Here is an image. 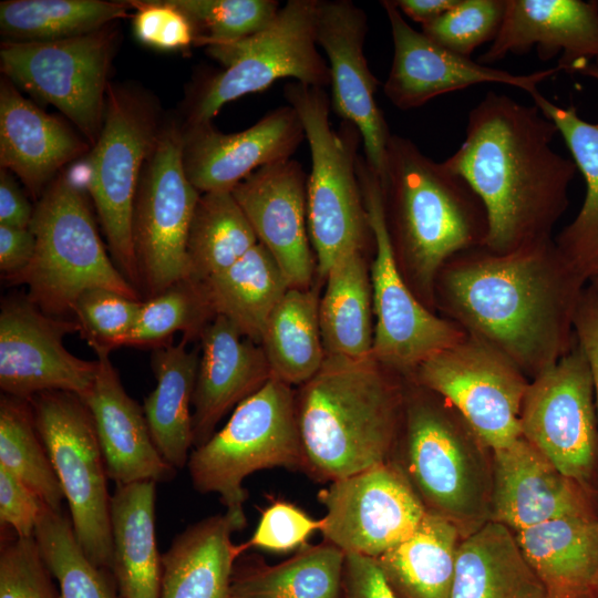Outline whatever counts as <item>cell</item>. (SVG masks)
<instances>
[{
  "instance_id": "obj_1",
  "label": "cell",
  "mask_w": 598,
  "mask_h": 598,
  "mask_svg": "<svg viewBox=\"0 0 598 598\" xmlns=\"http://www.w3.org/2000/svg\"><path fill=\"white\" fill-rule=\"evenodd\" d=\"M442 270L440 293L453 321L527 379L554 365L575 344L574 317L586 282L555 240L504 255L477 247L454 256Z\"/></svg>"
},
{
  "instance_id": "obj_2",
  "label": "cell",
  "mask_w": 598,
  "mask_h": 598,
  "mask_svg": "<svg viewBox=\"0 0 598 598\" xmlns=\"http://www.w3.org/2000/svg\"><path fill=\"white\" fill-rule=\"evenodd\" d=\"M557 134L535 104L493 91L470 111L465 137L444 163L485 208L486 250L504 255L551 239L578 172L573 159L553 148Z\"/></svg>"
},
{
  "instance_id": "obj_3",
  "label": "cell",
  "mask_w": 598,
  "mask_h": 598,
  "mask_svg": "<svg viewBox=\"0 0 598 598\" xmlns=\"http://www.w3.org/2000/svg\"><path fill=\"white\" fill-rule=\"evenodd\" d=\"M305 473L333 482L392 460L404 388L373 357L327 355L296 393Z\"/></svg>"
},
{
  "instance_id": "obj_4",
  "label": "cell",
  "mask_w": 598,
  "mask_h": 598,
  "mask_svg": "<svg viewBox=\"0 0 598 598\" xmlns=\"http://www.w3.org/2000/svg\"><path fill=\"white\" fill-rule=\"evenodd\" d=\"M381 186L398 262H404L417 286L431 295L448 260L483 247L485 208L461 175L396 134L388 143Z\"/></svg>"
},
{
  "instance_id": "obj_5",
  "label": "cell",
  "mask_w": 598,
  "mask_h": 598,
  "mask_svg": "<svg viewBox=\"0 0 598 598\" xmlns=\"http://www.w3.org/2000/svg\"><path fill=\"white\" fill-rule=\"evenodd\" d=\"M392 461L426 512L453 523L463 537L491 520L492 450L440 395L416 384L404 389Z\"/></svg>"
},
{
  "instance_id": "obj_6",
  "label": "cell",
  "mask_w": 598,
  "mask_h": 598,
  "mask_svg": "<svg viewBox=\"0 0 598 598\" xmlns=\"http://www.w3.org/2000/svg\"><path fill=\"white\" fill-rule=\"evenodd\" d=\"M283 95L301 121L311 153L307 223L317 271L324 278L338 260L363 251L368 238H373L357 172L362 138L348 121L337 130L331 126L324 89L292 81Z\"/></svg>"
},
{
  "instance_id": "obj_7",
  "label": "cell",
  "mask_w": 598,
  "mask_h": 598,
  "mask_svg": "<svg viewBox=\"0 0 598 598\" xmlns=\"http://www.w3.org/2000/svg\"><path fill=\"white\" fill-rule=\"evenodd\" d=\"M30 229L33 258L10 281L25 285L27 297L44 313L62 318L93 288L141 299L105 251L84 194L69 172L56 176L38 199Z\"/></svg>"
},
{
  "instance_id": "obj_8",
  "label": "cell",
  "mask_w": 598,
  "mask_h": 598,
  "mask_svg": "<svg viewBox=\"0 0 598 598\" xmlns=\"http://www.w3.org/2000/svg\"><path fill=\"white\" fill-rule=\"evenodd\" d=\"M274 467L305 472L306 465L296 393L270 377L235 408L219 431L190 452L187 468L197 492L218 494L227 512L246 518L245 478Z\"/></svg>"
},
{
  "instance_id": "obj_9",
  "label": "cell",
  "mask_w": 598,
  "mask_h": 598,
  "mask_svg": "<svg viewBox=\"0 0 598 598\" xmlns=\"http://www.w3.org/2000/svg\"><path fill=\"white\" fill-rule=\"evenodd\" d=\"M317 8L318 0H289L262 31L207 45V54L224 69L197 87L187 125L212 123L225 104L261 92L282 78L322 89L330 85L328 61L317 44Z\"/></svg>"
},
{
  "instance_id": "obj_10",
  "label": "cell",
  "mask_w": 598,
  "mask_h": 598,
  "mask_svg": "<svg viewBox=\"0 0 598 598\" xmlns=\"http://www.w3.org/2000/svg\"><path fill=\"white\" fill-rule=\"evenodd\" d=\"M155 103L146 94L109 84L102 131L85 162L91 195L114 264L138 290L133 240L135 198L144 164L159 133Z\"/></svg>"
},
{
  "instance_id": "obj_11",
  "label": "cell",
  "mask_w": 598,
  "mask_h": 598,
  "mask_svg": "<svg viewBox=\"0 0 598 598\" xmlns=\"http://www.w3.org/2000/svg\"><path fill=\"white\" fill-rule=\"evenodd\" d=\"M48 451L74 535L99 567L111 571V495L107 473L91 413L76 394L47 391L28 400Z\"/></svg>"
},
{
  "instance_id": "obj_12",
  "label": "cell",
  "mask_w": 598,
  "mask_h": 598,
  "mask_svg": "<svg viewBox=\"0 0 598 598\" xmlns=\"http://www.w3.org/2000/svg\"><path fill=\"white\" fill-rule=\"evenodd\" d=\"M357 172L375 249L370 271L375 317L372 357L386 369L412 374L420 363L461 342L467 332L430 312L408 287L389 233L380 177L362 155Z\"/></svg>"
},
{
  "instance_id": "obj_13",
  "label": "cell",
  "mask_w": 598,
  "mask_h": 598,
  "mask_svg": "<svg viewBox=\"0 0 598 598\" xmlns=\"http://www.w3.org/2000/svg\"><path fill=\"white\" fill-rule=\"evenodd\" d=\"M116 32L109 25L50 41L4 40L6 78L61 111L93 146L103 127Z\"/></svg>"
},
{
  "instance_id": "obj_14",
  "label": "cell",
  "mask_w": 598,
  "mask_h": 598,
  "mask_svg": "<svg viewBox=\"0 0 598 598\" xmlns=\"http://www.w3.org/2000/svg\"><path fill=\"white\" fill-rule=\"evenodd\" d=\"M199 196L184 168L183 131L169 124L144 164L134 205V249L146 299L189 279L187 237Z\"/></svg>"
},
{
  "instance_id": "obj_15",
  "label": "cell",
  "mask_w": 598,
  "mask_h": 598,
  "mask_svg": "<svg viewBox=\"0 0 598 598\" xmlns=\"http://www.w3.org/2000/svg\"><path fill=\"white\" fill-rule=\"evenodd\" d=\"M520 431L565 475L598 492L594 379L576 340L554 365L529 381L522 403Z\"/></svg>"
},
{
  "instance_id": "obj_16",
  "label": "cell",
  "mask_w": 598,
  "mask_h": 598,
  "mask_svg": "<svg viewBox=\"0 0 598 598\" xmlns=\"http://www.w3.org/2000/svg\"><path fill=\"white\" fill-rule=\"evenodd\" d=\"M414 383L452 405L491 448L522 436V403L529 384L506 357L467 336L417 365Z\"/></svg>"
},
{
  "instance_id": "obj_17",
  "label": "cell",
  "mask_w": 598,
  "mask_h": 598,
  "mask_svg": "<svg viewBox=\"0 0 598 598\" xmlns=\"http://www.w3.org/2000/svg\"><path fill=\"white\" fill-rule=\"evenodd\" d=\"M323 539L344 554L372 558L410 537L426 509L394 461L343 477L320 489Z\"/></svg>"
},
{
  "instance_id": "obj_18",
  "label": "cell",
  "mask_w": 598,
  "mask_h": 598,
  "mask_svg": "<svg viewBox=\"0 0 598 598\" xmlns=\"http://www.w3.org/2000/svg\"><path fill=\"white\" fill-rule=\"evenodd\" d=\"M80 332L75 320L44 313L28 297L2 301L0 312V388L6 395L30 400L47 391L83 399L93 385L99 362L72 354L63 337Z\"/></svg>"
},
{
  "instance_id": "obj_19",
  "label": "cell",
  "mask_w": 598,
  "mask_h": 598,
  "mask_svg": "<svg viewBox=\"0 0 598 598\" xmlns=\"http://www.w3.org/2000/svg\"><path fill=\"white\" fill-rule=\"evenodd\" d=\"M367 33V13L355 3L318 0L316 38L328 59L331 109L358 128L364 157L382 181L392 134L375 100L379 81L364 55Z\"/></svg>"
},
{
  "instance_id": "obj_20",
  "label": "cell",
  "mask_w": 598,
  "mask_h": 598,
  "mask_svg": "<svg viewBox=\"0 0 598 598\" xmlns=\"http://www.w3.org/2000/svg\"><path fill=\"white\" fill-rule=\"evenodd\" d=\"M381 4L393 42L392 64L383 92L402 111L420 107L440 95L485 83L505 84L530 94L538 90L539 83L560 71L555 66L515 74L481 64L413 29L392 0L381 1Z\"/></svg>"
},
{
  "instance_id": "obj_21",
  "label": "cell",
  "mask_w": 598,
  "mask_h": 598,
  "mask_svg": "<svg viewBox=\"0 0 598 598\" xmlns=\"http://www.w3.org/2000/svg\"><path fill=\"white\" fill-rule=\"evenodd\" d=\"M561 517H598V492L519 436L492 450L491 520L519 532Z\"/></svg>"
},
{
  "instance_id": "obj_22",
  "label": "cell",
  "mask_w": 598,
  "mask_h": 598,
  "mask_svg": "<svg viewBox=\"0 0 598 598\" xmlns=\"http://www.w3.org/2000/svg\"><path fill=\"white\" fill-rule=\"evenodd\" d=\"M308 176L296 159L255 171L231 193L257 238L276 260L290 288L309 289L317 270L307 223Z\"/></svg>"
},
{
  "instance_id": "obj_23",
  "label": "cell",
  "mask_w": 598,
  "mask_h": 598,
  "mask_svg": "<svg viewBox=\"0 0 598 598\" xmlns=\"http://www.w3.org/2000/svg\"><path fill=\"white\" fill-rule=\"evenodd\" d=\"M305 138L301 121L289 104L237 133H221L212 123L187 125L184 168L200 194L230 192L260 167L290 159Z\"/></svg>"
},
{
  "instance_id": "obj_24",
  "label": "cell",
  "mask_w": 598,
  "mask_h": 598,
  "mask_svg": "<svg viewBox=\"0 0 598 598\" xmlns=\"http://www.w3.org/2000/svg\"><path fill=\"white\" fill-rule=\"evenodd\" d=\"M505 1L499 31L478 63L489 65L533 48L544 61L559 54L557 68L568 73L598 60V1Z\"/></svg>"
},
{
  "instance_id": "obj_25",
  "label": "cell",
  "mask_w": 598,
  "mask_h": 598,
  "mask_svg": "<svg viewBox=\"0 0 598 598\" xmlns=\"http://www.w3.org/2000/svg\"><path fill=\"white\" fill-rule=\"evenodd\" d=\"M95 354L97 373L82 400L93 419L109 478L116 485L171 481L176 470L158 452L143 408L126 393L110 352Z\"/></svg>"
},
{
  "instance_id": "obj_26",
  "label": "cell",
  "mask_w": 598,
  "mask_h": 598,
  "mask_svg": "<svg viewBox=\"0 0 598 598\" xmlns=\"http://www.w3.org/2000/svg\"><path fill=\"white\" fill-rule=\"evenodd\" d=\"M199 337L202 355L193 395L194 447L204 444L223 416L271 377L262 348L227 318L215 316Z\"/></svg>"
},
{
  "instance_id": "obj_27",
  "label": "cell",
  "mask_w": 598,
  "mask_h": 598,
  "mask_svg": "<svg viewBox=\"0 0 598 598\" xmlns=\"http://www.w3.org/2000/svg\"><path fill=\"white\" fill-rule=\"evenodd\" d=\"M91 144L64 121L25 99L4 75L0 81V165L35 197L55 174L84 155Z\"/></svg>"
},
{
  "instance_id": "obj_28",
  "label": "cell",
  "mask_w": 598,
  "mask_h": 598,
  "mask_svg": "<svg viewBox=\"0 0 598 598\" xmlns=\"http://www.w3.org/2000/svg\"><path fill=\"white\" fill-rule=\"evenodd\" d=\"M246 525L247 518L226 511L179 533L162 555L161 598H231L234 567L248 549L231 535Z\"/></svg>"
},
{
  "instance_id": "obj_29",
  "label": "cell",
  "mask_w": 598,
  "mask_h": 598,
  "mask_svg": "<svg viewBox=\"0 0 598 598\" xmlns=\"http://www.w3.org/2000/svg\"><path fill=\"white\" fill-rule=\"evenodd\" d=\"M514 534L546 598H598V517H561Z\"/></svg>"
},
{
  "instance_id": "obj_30",
  "label": "cell",
  "mask_w": 598,
  "mask_h": 598,
  "mask_svg": "<svg viewBox=\"0 0 598 598\" xmlns=\"http://www.w3.org/2000/svg\"><path fill=\"white\" fill-rule=\"evenodd\" d=\"M156 483L116 485L111 495L112 567L121 598H161Z\"/></svg>"
},
{
  "instance_id": "obj_31",
  "label": "cell",
  "mask_w": 598,
  "mask_h": 598,
  "mask_svg": "<svg viewBox=\"0 0 598 598\" xmlns=\"http://www.w3.org/2000/svg\"><path fill=\"white\" fill-rule=\"evenodd\" d=\"M450 598H546L513 530L489 520L462 538Z\"/></svg>"
},
{
  "instance_id": "obj_32",
  "label": "cell",
  "mask_w": 598,
  "mask_h": 598,
  "mask_svg": "<svg viewBox=\"0 0 598 598\" xmlns=\"http://www.w3.org/2000/svg\"><path fill=\"white\" fill-rule=\"evenodd\" d=\"M529 95L557 126L586 183L579 213L555 244L574 272L588 282L598 276V124L581 118L574 106L553 103L538 90Z\"/></svg>"
},
{
  "instance_id": "obj_33",
  "label": "cell",
  "mask_w": 598,
  "mask_h": 598,
  "mask_svg": "<svg viewBox=\"0 0 598 598\" xmlns=\"http://www.w3.org/2000/svg\"><path fill=\"white\" fill-rule=\"evenodd\" d=\"M186 341L155 348L152 368L156 385L143 404L154 443L174 470L187 465L194 446L190 405L199 358L187 349Z\"/></svg>"
},
{
  "instance_id": "obj_34",
  "label": "cell",
  "mask_w": 598,
  "mask_h": 598,
  "mask_svg": "<svg viewBox=\"0 0 598 598\" xmlns=\"http://www.w3.org/2000/svg\"><path fill=\"white\" fill-rule=\"evenodd\" d=\"M462 538L453 523L426 512L410 537L374 559L395 598H450Z\"/></svg>"
},
{
  "instance_id": "obj_35",
  "label": "cell",
  "mask_w": 598,
  "mask_h": 598,
  "mask_svg": "<svg viewBox=\"0 0 598 598\" xmlns=\"http://www.w3.org/2000/svg\"><path fill=\"white\" fill-rule=\"evenodd\" d=\"M324 279L319 322L326 354L353 360L371 358L374 338L372 283L363 251L342 257Z\"/></svg>"
},
{
  "instance_id": "obj_36",
  "label": "cell",
  "mask_w": 598,
  "mask_h": 598,
  "mask_svg": "<svg viewBox=\"0 0 598 598\" xmlns=\"http://www.w3.org/2000/svg\"><path fill=\"white\" fill-rule=\"evenodd\" d=\"M214 316L260 342L266 322L290 288L270 252L257 244L226 270L200 282Z\"/></svg>"
},
{
  "instance_id": "obj_37",
  "label": "cell",
  "mask_w": 598,
  "mask_h": 598,
  "mask_svg": "<svg viewBox=\"0 0 598 598\" xmlns=\"http://www.w3.org/2000/svg\"><path fill=\"white\" fill-rule=\"evenodd\" d=\"M346 554L323 540L277 564L235 565L231 598H341Z\"/></svg>"
},
{
  "instance_id": "obj_38",
  "label": "cell",
  "mask_w": 598,
  "mask_h": 598,
  "mask_svg": "<svg viewBox=\"0 0 598 598\" xmlns=\"http://www.w3.org/2000/svg\"><path fill=\"white\" fill-rule=\"evenodd\" d=\"M271 377L302 385L326 360L313 290L289 288L270 313L260 339Z\"/></svg>"
},
{
  "instance_id": "obj_39",
  "label": "cell",
  "mask_w": 598,
  "mask_h": 598,
  "mask_svg": "<svg viewBox=\"0 0 598 598\" xmlns=\"http://www.w3.org/2000/svg\"><path fill=\"white\" fill-rule=\"evenodd\" d=\"M257 244L231 190L200 194L187 237L189 279L202 282L220 274Z\"/></svg>"
},
{
  "instance_id": "obj_40",
  "label": "cell",
  "mask_w": 598,
  "mask_h": 598,
  "mask_svg": "<svg viewBox=\"0 0 598 598\" xmlns=\"http://www.w3.org/2000/svg\"><path fill=\"white\" fill-rule=\"evenodd\" d=\"M126 1L6 0L0 2V29L7 40L50 41L100 30L125 18Z\"/></svg>"
},
{
  "instance_id": "obj_41",
  "label": "cell",
  "mask_w": 598,
  "mask_h": 598,
  "mask_svg": "<svg viewBox=\"0 0 598 598\" xmlns=\"http://www.w3.org/2000/svg\"><path fill=\"white\" fill-rule=\"evenodd\" d=\"M34 538L54 580L59 598H120L112 571L96 566L79 544L63 511L45 506Z\"/></svg>"
},
{
  "instance_id": "obj_42",
  "label": "cell",
  "mask_w": 598,
  "mask_h": 598,
  "mask_svg": "<svg viewBox=\"0 0 598 598\" xmlns=\"http://www.w3.org/2000/svg\"><path fill=\"white\" fill-rule=\"evenodd\" d=\"M0 465L31 487L51 509H62L64 495L28 400L9 395L0 400Z\"/></svg>"
},
{
  "instance_id": "obj_43",
  "label": "cell",
  "mask_w": 598,
  "mask_h": 598,
  "mask_svg": "<svg viewBox=\"0 0 598 598\" xmlns=\"http://www.w3.org/2000/svg\"><path fill=\"white\" fill-rule=\"evenodd\" d=\"M210 315L214 316L202 283L192 279L181 280L143 300L125 346L158 348L177 331H183L188 340L200 336Z\"/></svg>"
},
{
  "instance_id": "obj_44",
  "label": "cell",
  "mask_w": 598,
  "mask_h": 598,
  "mask_svg": "<svg viewBox=\"0 0 598 598\" xmlns=\"http://www.w3.org/2000/svg\"><path fill=\"white\" fill-rule=\"evenodd\" d=\"M192 22L194 45L235 42L266 29L276 18V0H171Z\"/></svg>"
},
{
  "instance_id": "obj_45",
  "label": "cell",
  "mask_w": 598,
  "mask_h": 598,
  "mask_svg": "<svg viewBox=\"0 0 598 598\" xmlns=\"http://www.w3.org/2000/svg\"><path fill=\"white\" fill-rule=\"evenodd\" d=\"M143 300L113 290L93 288L75 301L72 313L80 327V334L94 352L125 346L134 328Z\"/></svg>"
},
{
  "instance_id": "obj_46",
  "label": "cell",
  "mask_w": 598,
  "mask_h": 598,
  "mask_svg": "<svg viewBox=\"0 0 598 598\" xmlns=\"http://www.w3.org/2000/svg\"><path fill=\"white\" fill-rule=\"evenodd\" d=\"M505 0H458L421 31L437 44L471 58L475 49L496 38L505 13Z\"/></svg>"
},
{
  "instance_id": "obj_47",
  "label": "cell",
  "mask_w": 598,
  "mask_h": 598,
  "mask_svg": "<svg viewBox=\"0 0 598 598\" xmlns=\"http://www.w3.org/2000/svg\"><path fill=\"white\" fill-rule=\"evenodd\" d=\"M2 539L0 598H59L54 578L33 537Z\"/></svg>"
},
{
  "instance_id": "obj_48",
  "label": "cell",
  "mask_w": 598,
  "mask_h": 598,
  "mask_svg": "<svg viewBox=\"0 0 598 598\" xmlns=\"http://www.w3.org/2000/svg\"><path fill=\"white\" fill-rule=\"evenodd\" d=\"M136 9L133 29L138 41L159 50L185 49L195 43L189 19L171 0H130Z\"/></svg>"
},
{
  "instance_id": "obj_49",
  "label": "cell",
  "mask_w": 598,
  "mask_h": 598,
  "mask_svg": "<svg viewBox=\"0 0 598 598\" xmlns=\"http://www.w3.org/2000/svg\"><path fill=\"white\" fill-rule=\"evenodd\" d=\"M323 519H315L296 505L278 501L262 511L259 523L247 548L286 553L307 545L316 530H321Z\"/></svg>"
},
{
  "instance_id": "obj_50",
  "label": "cell",
  "mask_w": 598,
  "mask_h": 598,
  "mask_svg": "<svg viewBox=\"0 0 598 598\" xmlns=\"http://www.w3.org/2000/svg\"><path fill=\"white\" fill-rule=\"evenodd\" d=\"M48 506L17 475L0 465V522L19 537H33L39 519Z\"/></svg>"
},
{
  "instance_id": "obj_51",
  "label": "cell",
  "mask_w": 598,
  "mask_h": 598,
  "mask_svg": "<svg viewBox=\"0 0 598 598\" xmlns=\"http://www.w3.org/2000/svg\"><path fill=\"white\" fill-rule=\"evenodd\" d=\"M575 340L589 363L598 414V281L585 286L574 317Z\"/></svg>"
},
{
  "instance_id": "obj_52",
  "label": "cell",
  "mask_w": 598,
  "mask_h": 598,
  "mask_svg": "<svg viewBox=\"0 0 598 598\" xmlns=\"http://www.w3.org/2000/svg\"><path fill=\"white\" fill-rule=\"evenodd\" d=\"M341 598H395L374 558L346 554Z\"/></svg>"
},
{
  "instance_id": "obj_53",
  "label": "cell",
  "mask_w": 598,
  "mask_h": 598,
  "mask_svg": "<svg viewBox=\"0 0 598 598\" xmlns=\"http://www.w3.org/2000/svg\"><path fill=\"white\" fill-rule=\"evenodd\" d=\"M35 237L30 228L0 225V271L10 281L31 262Z\"/></svg>"
},
{
  "instance_id": "obj_54",
  "label": "cell",
  "mask_w": 598,
  "mask_h": 598,
  "mask_svg": "<svg viewBox=\"0 0 598 598\" xmlns=\"http://www.w3.org/2000/svg\"><path fill=\"white\" fill-rule=\"evenodd\" d=\"M34 208L9 171L0 174V225L30 228Z\"/></svg>"
},
{
  "instance_id": "obj_55",
  "label": "cell",
  "mask_w": 598,
  "mask_h": 598,
  "mask_svg": "<svg viewBox=\"0 0 598 598\" xmlns=\"http://www.w3.org/2000/svg\"><path fill=\"white\" fill-rule=\"evenodd\" d=\"M400 12L421 25L451 10L458 0H392Z\"/></svg>"
},
{
  "instance_id": "obj_56",
  "label": "cell",
  "mask_w": 598,
  "mask_h": 598,
  "mask_svg": "<svg viewBox=\"0 0 598 598\" xmlns=\"http://www.w3.org/2000/svg\"><path fill=\"white\" fill-rule=\"evenodd\" d=\"M578 73L598 81V60L588 63Z\"/></svg>"
},
{
  "instance_id": "obj_57",
  "label": "cell",
  "mask_w": 598,
  "mask_h": 598,
  "mask_svg": "<svg viewBox=\"0 0 598 598\" xmlns=\"http://www.w3.org/2000/svg\"><path fill=\"white\" fill-rule=\"evenodd\" d=\"M594 279L598 281V276H597V277H595ZM591 280H592V279H591Z\"/></svg>"
}]
</instances>
